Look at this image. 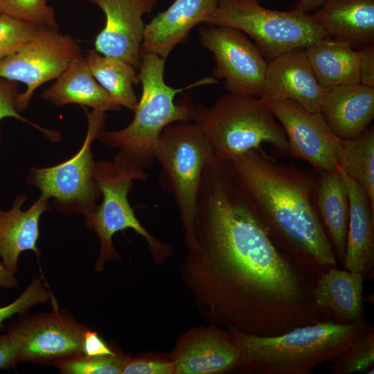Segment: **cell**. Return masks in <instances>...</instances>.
I'll return each instance as SVG.
<instances>
[{"label":"cell","instance_id":"obj_1","mask_svg":"<svg viewBox=\"0 0 374 374\" xmlns=\"http://www.w3.org/2000/svg\"><path fill=\"white\" fill-rule=\"evenodd\" d=\"M194 235L185 278L215 324L276 336L329 321L312 305L317 279L276 246L228 161L216 156L201 179Z\"/></svg>","mask_w":374,"mask_h":374},{"label":"cell","instance_id":"obj_2","mask_svg":"<svg viewBox=\"0 0 374 374\" xmlns=\"http://www.w3.org/2000/svg\"><path fill=\"white\" fill-rule=\"evenodd\" d=\"M276 246L317 279L337 267L314 202L310 171L280 163L261 149L226 160Z\"/></svg>","mask_w":374,"mask_h":374},{"label":"cell","instance_id":"obj_3","mask_svg":"<svg viewBox=\"0 0 374 374\" xmlns=\"http://www.w3.org/2000/svg\"><path fill=\"white\" fill-rule=\"evenodd\" d=\"M371 326L365 321L339 324L330 320L298 327L276 336L229 330L240 352L235 369L253 374H310L332 362Z\"/></svg>","mask_w":374,"mask_h":374},{"label":"cell","instance_id":"obj_4","mask_svg":"<svg viewBox=\"0 0 374 374\" xmlns=\"http://www.w3.org/2000/svg\"><path fill=\"white\" fill-rule=\"evenodd\" d=\"M165 62L155 54L141 53L138 77L142 93L132 121L120 130H104L98 137L107 148L118 149L143 170L153 165L160 136L168 125L193 121L196 105L188 98L175 102L176 95L194 86L217 82L212 76L183 88H173L164 80Z\"/></svg>","mask_w":374,"mask_h":374},{"label":"cell","instance_id":"obj_5","mask_svg":"<svg viewBox=\"0 0 374 374\" xmlns=\"http://www.w3.org/2000/svg\"><path fill=\"white\" fill-rule=\"evenodd\" d=\"M211 143L215 154L231 160L268 143L279 156L289 154L281 125L258 96L227 92L211 107L195 105L193 121Z\"/></svg>","mask_w":374,"mask_h":374},{"label":"cell","instance_id":"obj_6","mask_svg":"<svg viewBox=\"0 0 374 374\" xmlns=\"http://www.w3.org/2000/svg\"><path fill=\"white\" fill-rule=\"evenodd\" d=\"M96 176L103 197L100 204L84 217L86 227L100 240V250L95 265L99 272L107 261L119 260L112 237L118 231L133 229L143 237L155 259L170 255V247L152 236L139 222L128 201V195L136 180L146 181L148 174L125 154L118 151L112 161L96 162Z\"/></svg>","mask_w":374,"mask_h":374},{"label":"cell","instance_id":"obj_7","mask_svg":"<svg viewBox=\"0 0 374 374\" xmlns=\"http://www.w3.org/2000/svg\"><path fill=\"white\" fill-rule=\"evenodd\" d=\"M213 154L208 140L193 121L168 125L157 148L155 159L161 166L159 184L175 199L189 251L196 248L194 222L201 179Z\"/></svg>","mask_w":374,"mask_h":374},{"label":"cell","instance_id":"obj_8","mask_svg":"<svg viewBox=\"0 0 374 374\" xmlns=\"http://www.w3.org/2000/svg\"><path fill=\"white\" fill-rule=\"evenodd\" d=\"M204 24L229 27L247 34L262 54L271 60L328 37L312 14L296 9L270 10L253 0H218Z\"/></svg>","mask_w":374,"mask_h":374},{"label":"cell","instance_id":"obj_9","mask_svg":"<svg viewBox=\"0 0 374 374\" xmlns=\"http://www.w3.org/2000/svg\"><path fill=\"white\" fill-rule=\"evenodd\" d=\"M87 114V135L80 149L72 157L55 166L31 168L27 182L39 189L40 196L53 199V206L67 215H89L101 197L96 176V161L91 145L105 130L107 114L97 110Z\"/></svg>","mask_w":374,"mask_h":374},{"label":"cell","instance_id":"obj_10","mask_svg":"<svg viewBox=\"0 0 374 374\" xmlns=\"http://www.w3.org/2000/svg\"><path fill=\"white\" fill-rule=\"evenodd\" d=\"M82 55L79 43L58 29L39 28L33 39L15 53L0 60V78L26 84L15 100L19 112L28 107L35 91L57 79Z\"/></svg>","mask_w":374,"mask_h":374},{"label":"cell","instance_id":"obj_11","mask_svg":"<svg viewBox=\"0 0 374 374\" xmlns=\"http://www.w3.org/2000/svg\"><path fill=\"white\" fill-rule=\"evenodd\" d=\"M88 328L66 310L53 305L51 312L20 319L9 328L18 362L51 365L56 361L83 353Z\"/></svg>","mask_w":374,"mask_h":374},{"label":"cell","instance_id":"obj_12","mask_svg":"<svg viewBox=\"0 0 374 374\" xmlns=\"http://www.w3.org/2000/svg\"><path fill=\"white\" fill-rule=\"evenodd\" d=\"M199 35L213 55V77L223 79L228 92L262 97L268 64L256 45L229 27L202 26Z\"/></svg>","mask_w":374,"mask_h":374},{"label":"cell","instance_id":"obj_13","mask_svg":"<svg viewBox=\"0 0 374 374\" xmlns=\"http://www.w3.org/2000/svg\"><path fill=\"white\" fill-rule=\"evenodd\" d=\"M262 100L286 134L290 155L308 162L318 171L339 170L341 140L332 132L321 112H309L290 99Z\"/></svg>","mask_w":374,"mask_h":374},{"label":"cell","instance_id":"obj_14","mask_svg":"<svg viewBox=\"0 0 374 374\" xmlns=\"http://www.w3.org/2000/svg\"><path fill=\"white\" fill-rule=\"evenodd\" d=\"M87 1L97 5L106 18L105 27L94 41L95 50L139 69L145 26L143 17L152 11L158 0Z\"/></svg>","mask_w":374,"mask_h":374},{"label":"cell","instance_id":"obj_15","mask_svg":"<svg viewBox=\"0 0 374 374\" xmlns=\"http://www.w3.org/2000/svg\"><path fill=\"white\" fill-rule=\"evenodd\" d=\"M326 91L319 83L305 48H296L267 64L261 98L290 99L309 112H317Z\"/></svg>","mask_w":374,"mask_h":374},{"label":"cell","instance_id":"obj_16","mask_svg":"<svg viewBox=\"0 0 374 374\" xmlns=\"http://www.w3.org/2000/svg\"><path fill=\"white\" fill-rule=\"evenodd\" d=\"M218 0H175L145 25L141 53H153L165 60L197 25L205 23Z\"/></svg>","mask_w":374,"mask_h":374},{"label":"cell","instance_id":"obj_17","mask_svg":"<svg viewBox=\"0 0 374 374\" xmlns=\"http://www.w3.org/2000/svg\"><path fill=\"white\" fill-rule=\"evenodd\" d=\"M362 273L331 268L316 280L312 305L317 312L339 324L364 321Z\"/></svg>","mask_w":374,"mask_h":374},{"label":"cell","instance_id":"obj_18","mask_svg":"<svg viewBox=\"0 0 374 374\" xmlns=\"http://www.w3.org/2000/svg\"><path fill=\"white\" fill-rule=\"evenodd\" d=\"M349 199L344 269L371 278L374 268V209L362 187L339 167Z\"/></svg>","mask_w":374,"mask_h":374},{"label":"cell","instance_id":"obj_19","mask_svg":"<svg viewBox=\"0 0 374 374\" xmlns=\"http://www.w3.org/2000/svg\"><path fill=\"white\" fill-rule=\"evenodd\" d=\"M321 112L339 139L355 138L370 126L374 118V87L359 83L328 89Z\"/></svg>","mask_w":374,"mask_h":374},{"label":"cell","instance_id":"obj_20","mask_svg":"<svg viewBox=\"0 0 374 374\" xmlns=\"http://www.w3.org/2000/svg\"><path fill=\"white\" fill-rule=\"evenodd\" d=\"M26 199L24 193L19 194L10 210L0 209V260L14 274L23 251L31 250L39 260L41 251L37 246L39 221L42 213L51 209L48 199L39 196L30 207L22 211Z\"/></svg>","mask_w":374,"mask_h":374},{"label":"cell","instance_id":"obj_21","mask_svg":"<svg viewBox=\"0 0 374 374\" xmlns=\"http://www.w3.org/2000/svg\"><path fill=\"white\" fill-rule=\"evenodd\" d=\"M312 15L330 38L353 48L374 44V0H327Z\"/></svg>","mask_w":374,"mask_h":374},{"label":"cell","instance_id":"obj_22","mask_svg":"<svg viewBox=\"0 0 374 374\" xmlns=\"http://www.w3.org/2000/svg\"><path fill=\"white\" fill-rule=\"evenodd\" d=\"M240 352L229 333L213 328L190 339L173 360L174 373L207 374L235 369Z\"/></svg>","mask_w":374,"mask_h":374},{"label":"cell","instance_id":"obj_23","mask_svg":"<svg viewBox=\"0 0 374 374\" xmlns=\"http://www.w3.org/2000/svg\"><path fill=\"white\" fill-rule=\"evenodd\" d=\"M318 172L314 188L317 212L335 256L343 265L349 219L346 186L339 168L337 172Z\"/></svg>","mask_w":374,"mask_h":374},{"label":"cell","instance_id":"obj_24","mask_svg":"<svg viewBox=\"0 0 374 374\" xmlns=\"http://www.w3.org/2000/svg\"><path fill=\"white\" fill-rule=\"evenodd\" d=\"M42 98L57 107L78 104L103 112L122 108L97 82L82 55L71 62Z\"/></svg>","mask_w":374,"mask_h":374},{"label":"cell","instance_id":"obj_25","mask_svg":"<svg viewBox=\"0 0 374 374\" xmlns=\"http://www.w3.org/2000/svg\"><path fill=\"white\" fill-rule=\"evenodd\" d=\"M305 51L319 83L326 90L360 83V51L350 44L326 37Z\"/></svg>","mask_w":374,"mask_h":374},{"label":"cell","instance_id":"obj_26","mask_svg":"<svg viewBox=\"0 0 374 374\" xmlns=\"http://www.w3.org/2000/svg\"><path fill=\"white\" fill-rule=\"evenodd\" d=\"M84 56L93 76L113 100L121 107L134 111L138 103L134 84L139 82L136 69L121 59L102 55L95 49L89 51Z\"/></svg>","mask_w":374,"mask_h":374},{"label":"cell","instance_id":"obj_27","mask_svg":"<svg viewBox=\"0 0 374 374\" xmlns=\"http://www.w3.org/2000/svg\"><path fill=\"white\" fill-rule=\"evenodd\" d=\"M339 167L355 180L367 195L374 209V127L357 136L341 140L337 156Z\"/></svg>","mask_w":374,"mask_h":374},{"label":"cell","instance_id":"obj_28","mask_svg":"<svg viewBox=\"0 0 374 374\" xmlns=\"http://www.w3.org/2000/svg\"><path fill=\"white\" fill-rule=\"evenodd\" d=\"M332 374L373 373L374 330L372 326L357 337L349 347L331 362Z\"/></svg>","mask_w":374,"mask_h":374},{"label":"cell","instance_id":"obj_29","mask_svg":"<svg viewBox=\"0 0 374 374\" xmlns=\"http://www.w3.org/2000/svg\"><path fill=\"white\" fill-rule=\"evenodd\" d=\"M125 359L118 355L89 357L82 353L59 359L52 366L64 374H118Z\"/></svg>","mask_w":374,"mask_h":374},{"label":"cell","instance_id":"obj_30","mask_svg":"<svg viewBox=\"0 0 374 374\" xmlns=\"http://www.w3.org/2000/svg\"><path fill=\"white\" fill-rule=\"evenodd\" d=\"M0 14L31 23L39 28L59 29L47 0H0Z\"/></svg>","mask_w":374,"mask_h":374},{"label":"cell","instance_id":"obj_31","mask_svg":"<svg viewBox=\"0 0 374 374\" xmlns=\"http://www.w3.org/2000/svg\"><path fill=\"white\" fill-rule=\"evenodd\" d=\"M39 27L0 14V60L15 53L29 42Z\"/></svg>","mask_w":374,"mask_h":374},{"label":"cell","instance_id":"obj_32","mask_svg":"<svg viewBox=\"0 0 374 374\" xmlns=\"http://www.w3.org/2000/svg\"><path fill=\"white\" fill-rule=\"evenodd\" d=\"M51 298V292L46 290L42 278H34L17 299L0 308V328L3 321L15 314L24 313L35 305L47 302Z\"/></svg>","mask_w":374,"mask_h":374},{"label":"cell","instance_id":"obj_33","mask_svg":"<svg viewBox=\"0 0 374 374\" xmlns=\"http://www.w3.org/2000/svg\"><path fill=\"white\" fill-rule=\"evenodd\" d=\"M19 92L14 81L0 78V121L6 117H12L36 127L43 132L51 141H57L60 135L57 132H53L42 128L28 121L19 114L15 105V100ZM1 139L0 132V141Z\"/></svg>","mask_w":374,"mask_h":374},{"label":"cell","instance_id":"obj_34","mask_svg":"<svg viewBox=\"0 0 374 374\" xmlns=\"http://www.w3.org/2000/svg\"><path fill=\"white\" fill-rule=\"evenodd\" d=\"M172 362L130 359L126 357L121 374H170L174 373Z\"/></svg>","mask_w":374,"mask_h":374},{"label":"cell","instance_id":"obj_35","mask_svg":"<svg viewBox=\"0 0 374 374\" xmlns=\"http://www.w3.org/2000/svg\"><path fill=\"white\" fill-rule=\"evenodd\" d=\"M83 353L89 357L116 355L99 336L97 332L89 328L84 335Z\"/></svg>","mask_w":374,"mask_h":374},{"label":"cell","instance_id":"obj_36","mask_svg":"<svg viewBox=\"0 0 374 374\" xmlns=\"http://www.w3.org/2000/svg\"><path fill=\"white\" fill-rule=\"evenodd\" d=\"M359 51L360 83L374 87V45L364 47Z\"/></svg>","mask_w":374,"mask_h":374},{"label":"cell","instance_id":"obj_37","mask_svg":"<svg viewBox=\"0 0 374 374\" xmlns=\"http://www.w3.org/2000/svg\"><path fill=\"white\" fill-rule=\"evenodd\" d=\"M18 363L17 351L8 332L0 335V369L14 368Z\"/></svg>","mask_w":374,"mask_h":374},{"label":"cell","instance_id":"obj_38","mask_svg":"<svg viewBox=\"0 0 374 374\" xmlns=\"http://www.w3.org/2000/svg\"><path fill=\"white\" fill-rule=\"evenodd\" d=\"M17 284V280L15 277V274L10 271L0 261V287L10 289L16 287Z\"/></svg>","mask_w":374,"mask_h":374},{"label":"cell","instance_id":"obj_39","mask_svg":"<svg viewBox=\"0 0 374 374\" xmlns=\"http://www.w3.org/2000/svg\"><path fill=\"white\" fill-rule=\"evenodd\" d=\"M327 0H299L294 5L293 9L310 12L319 9Z\"/></svg>","mask_w":374,"mask_h":374},{"label":"cell","instance_id":"obj_40","mask_svg":"<svg viewBox=\"0 0 374 374\" xmlns=\"http://www.w3.org/2000/svg\"><path fill=\"white\" fill-rule=\"evenodd\" d=\"M253 1H260V0H253Z\"/></svg>","mask_w":374,"mask_h":374}]
</instances>
